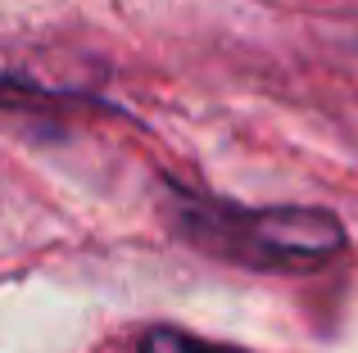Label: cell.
<instances>
[{
    "label": "cell",
    "instance_id": "obj_2",
    "mask_svg": "<svg viewBox=\"0 0 358 353\" xmlns=\"http://www.w3.org/2000/svg\"><path fill=\"white\" fill-rule=\"evenodd\" d=\"M136 353H245V349L213 345V340H200V336L177 331V326H155V331L141 336V349Z\"/></svg>",
    "mask_w": 358,
    "mask_h": 353
},
{
    "label": "cell",
    "instance_id": "obj_1",
    "mask_svg": "<svg viewBox=\"0 0 358 353\" xmlns=\"http://www.w3.org/2000/svg\"><path fill=\"white\" fill-rule=\"evenodd\" d=\"M186 231L254 267H317L345 249V227L327 209H227L186 213Z\"/></svg>",
    "mask_w": 358,
    "mask_h": 353
}]
</instances>
